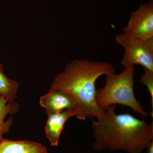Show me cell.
<instances>
[{
	"mask_svg": "<svg viewBox=\"0 0 153 153\" xmlns=\"http://www.w3.org/2000/svg\"><path fill=\"white\" fill-rule=\"evenodd\" d=\"M77 114L75 110L69 109L58 113L48 115L45 132L46 137L50 141L51 146H58L60 134L66 121L71 117H76Z\"/></svg>",
	"mask_w": 153,
	"mask_h": 153,
	"instance_id": "cell-7",
	"label": "cell"
},
{
	"mask_svg": "<svg viewBox=\"0 0 153 153\" xmlns=\"http://www.w3.org/2000/svg\"><path fill=\"white\" fill-rule=\"evenodd\" d=\"M134 66H129L119 74L105 75L104 87L97 91V105L104 108L111 105L120 104L128 107L144 117L149 115L134 93Z\"/></svg>",
	"mask_w": 153,
	"mask_h": 153,
	"instance_id": "cell-3",
	"label": "cell"
},
{
	"mask_svg": "<svg viewBox=\"0 0 153 153\" xmlns=\"http://www.w3.org/2000/svg\"><path fill=\"white\" fill-rule=\"evenodd\" d=\"M115 73L112 64L106 62L80 59L72 61L55 76L51 88L69 94L78 105V120L102 117L104 108L97 105L95 83L100 76Z\"/></svg>",
	"mask_w": 153,
	"mask_h": 153,
	"instance_id": "cell-2",
	"label": "cell"
},
{
	"mask_svg": "<svg viewBox=\"0 0 153 153\" xmlns=\"http://www.w3.org/2000/svg\"><path fill=\"white\" fill-rule=\"evenodd\" d=\"M19 107V104L16 102H8L4 97L0 96V137L8 132L13 122L12 117L4 121L6 117L8 114L18 112Z\"/></svg>",
	"mask_w": 153,
	"mask_h": 153,
	"instance_id": "cell-9",
	"label": "cell"
},
{
	"mask_svg": "<svg viewBox=\"0 0 153 153\" xmlns=\"http://www.w3.org/2000/svg\"><path fill=\"white\" fill-rule=\"evenodd\" d=\"M0 153H47L41 143L26 140H11L0 137Z\"/></svg>",
	"mask_w": 153,
	"mask_h": 153,
	"instance_id": "cell-8",
	"label": "cell"
},
{
	"mask_svg": "<svg viewBox=\"0 0 153 153\" xmlns=\"http://www.w3.org/2000/svg\"><path fill=\"white\" fill-rule=\"evenodd\" d=\"M19 84L5 75L4 65L0 63V96H3L8 102H13L17 97Z\"/></svg>",
	"mask_w": 153,
	"mask_h": 153,
	"instance_id": "cell-10",
	"label": "cell"
},
{
	"mask_svg": "<svg viewBox=\"0 0 153 153\" xmlns=\"http://www.w3.org/2000/svg\"><path fill=\"white\" fill-rule=\"evenodd\" d=\"M147 150L148 153H153V142L150 144Z\"/></svg>",
	"mask_w": 153,
	"mask_h": 153,
	"instance_id": "cell-12",
	"label": "cell"
},
{
	"mask_svg": "<svg viewBox=\"0 0 153 153\" xmlns=\"http://www.w3.org/2000/svg\"><path fill=\"white\" fill-rule=\"evenodd\" d=\"M115 108V105L104 108L102 117L92 122L94 149L142 153L153 142V123L128 113L117 114Z\"/></svg>",
	"mask_w": 153,
	"mask_h": 153,
	"instance_id": "cell-1",
	"label": "cell"
},
{
	"mask_svg": "<svg viewBox=\"0 0 153 153\" xmlns=\"http://www.w3.org/2000/svg\"><path fill=\"white\" fill-rule=\"evenodd\" d=\"M123 34L128 37L142 40L153 38V1L141 5L131 13Z\"/></svg>",
	"mask_w": 153,
	"mask_h": 153,
	"instance_id": "cell-5",
	"label": "cell"
},
{
	"mask_svg": "<svg viewBox=\"0 0 153 153\" xmlns=\"http://www.w3.org/2000/svg\"><path fill=\"white\" fill-rule=\"evenodd\" d=\"M145 71L139 80L140 83L146 85L151 97L153 107V71L144 68Z\"/></svg>",
	"mask_w": 153,
	"mask_h": 153,
	"instance_id": "cell-11",
	"label": "cell"
},
{
	"mask_svg": "<svg viewBox=\"0 0 153 153\" xmlns=\"http://www.w3.org/2000/svg\"><path fill=\"white\" fill-rule=\"evenodd\" d=\"M115 41L124 49L121 64L125 68L140 65L153 71V38L142 40L121 33L116 36Z\"/></svg>",
	"mask_w": 153,
	"mask_h": 153,
	"instance_id": "cell-4",
	"label": "cell"
},
{
	"mask_svg": "<svg viewBox=\"0 0 153 153\" xmlns=\"http://www.w3.org/2000/svg\"><path fill=\"white\" fill-rule=\"evenodd\" d=\"M40 104L46 109L48 115L69 109L76 110L77 115L78 113V104L74 97L69 94L54 88H51L48 93L41 97Z\"/></svg>",
	"mask_w": 153,
	"mask_h": 153,
	"instance_id": "cell-6",
	"label": "cell"
}]
</instances>
